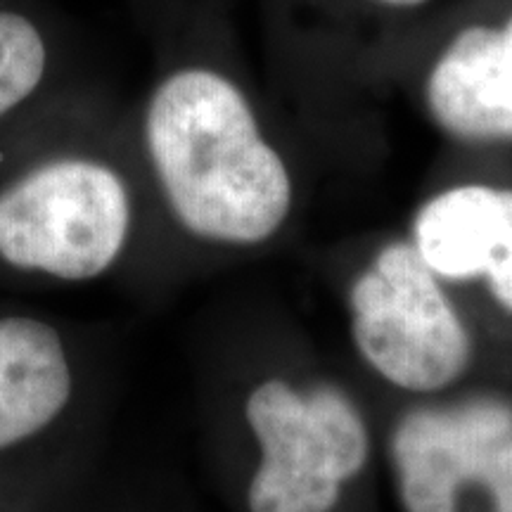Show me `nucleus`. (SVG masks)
<instances>
[{"instance_id": "8", "label": "nucleus", "mask_w": 512, "mask_h": 512, "mask_svg": "<svg viewBox=\"0 0 512 512\" xmlns=\"http://www.w3.org/2000/svg\"><path fill=\"white\" fill-rule=\"evenodd\" d=\"M72 384L53 323L29 313L0 316V451L53 425L72 399Z\"/></svg>"}, {"instance_id": "6", "label": "nucleus", "mask_w": 512, "mask_h": 512, "mask_svg": "<svg viewBox=\"0 0 512 512\" xmlns=\"http://www.w3.org/2000/svg\"><path fill=\"white\" fill-rule=\"evenodd\" d=\"M413 247L439 280H482L512 313V190L458 185L422 204Z\"/></svg>"}, {"instance_id": "2", "label": "nucleus", "mask_w": 512, "mask_h": 512, "mask_svg": "<svg viewBox=\"0 0 512 512\" xmlns=\"http://www.w3.org/2000/svg\"><path fill=\"white\" fill-rule=\"evenodd\" d=\"M150 200L128 102L86 74L0 131V268L93 283L138 245Z\"/></svg>"}, {"instance_id": "9", "label": "nucleus", "mask_w": 512, "mask_h": 512, "mask_svg": "<svg viewBox=\"0 0 512 512\" xmlns=\"http://www.w3.org/2000/svg\"><path fill=\"white\" fill-rule=\"evenodd\" d=\"M79 76L57 0H0V131Z\"/></svg>"}, {"instance_id": "10", "label": "nucleus", "mask_w": 512, "mask_h": 512, "mask_svg": "<svg viewBox=\"0 0 512 512\" xmlns=\"http://www.w3.org/2000/svg\"><path fill=\"white\" fill-rule=\"evenodd\" d=\"M494 512H512V432L498 441L489 475L482 484Z\"/></svg>"}, {"instance_id": "11", "label": "nucleus", "mask_w": 512, "mask_h": 512, "mask_svg": "<svg viewBox=\"0 0 512 512\" xmlns=\"http://www.w3.org/2000/svg\"><path fill=\"white\" fill-rule=\"evenodd\" d=\"M377 3L389 5V8H418V5L427 3V0H377Z\"/></svg>"}, {"instance_id": "5", "label": "nucleus", "mask_w": 512, "mask_h": 512, "mask_svg": "<svg viewBox=\"0 0 512 512\" xmlns=\"http://www.w3.org/2000/svg\"><path fill=\"white\" fill-rule=\"evenodd\" d=\"M508 432L512 401L498 396L418 406L401 415L389 456L403 512H458L465 489H482L494 448Z\"/></svg>"}, {"instance_id": "1", "label": "nucleus", "mask_w": 512, "mask_h": 512, "mask_svg": "<svg viewBox=\"0 0 512 512\" xmlns=\"http://www.w3.org/2000/svg\"><path fill=\"white\" fill-rule=\"evenodd\" d=\"M188 5L147 38L155 69L128 102L147 200L192 242L266 245L292 216V169L238 76L195 46Z\"/></svg>"}, {"instance_id": "4", "label": "nucleus", "mask_w": 512, "mask_h": 512, "mask_svg": "<svg viewBox=\"0 0 512 512\" xmlns=\"http://www.w3.org/2000/svg\"><path fill=\"white\" fill-rule=\"evenodd\" d=\"M349 318L363 363L406 394L446 392L472 366L470 330L413 242H389L356 275Z\"/></svg>"}, {"instance_id": "3", "label": "nucleus", "mask_w": 512, "mask_h": 512, "mask_svg": "<svg viewBox=\"0 0 512 512\" xmlns=\"http://www.w3.org/2000/svg\"><path fill=\"white\" fill-rule=\"evenodd\" d=\"M245 418L259 444L249 512H332L370 460L366 418L335 384L271 377L249 392Z\"/></svg>"}, {"instance_id": "7", "label": "nucleus", "mask_w": 512, "mask_h": 512, "mask_svg": "<svg viewBox=\"0 0 512 512\" xmlns=\"http://www.w3.org/2000/svg\"><path fill=\"white\" fill-rule=\"evenodd\" d=\"M427 105L446 133L467 143L512 140V17L453 38L427 79Z\"/></svg>"}]
</instances>
